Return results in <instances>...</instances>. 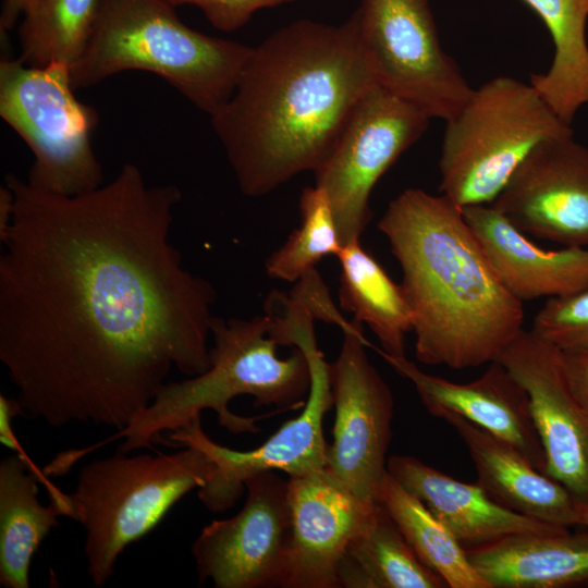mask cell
<instances>
[{"label":"cell","mask_w":588,"mask_h":588,"mask_svg":"<svg viewBox=\"0 0 588 588\" xmlns=\"http://www.w3.org/2000/svg\"><path fill=\"white\" fill-rule=\"evenodd\" d=\"M100 0H37L19 28L22 63L71 65L82 52Z\"/></svg>","instance_id":"obj_27"},{"label":"cell","mask_w":588,"mask_h":588,"mask_svg":"<svg viewBox=\"0 0 588 588\" xmlns=\"http://www.w3.org/2000/svg\"><path fill=\"white\" fill-rule=\"evenodd\" d=\"M120 453L81 468L71 497L86 531L87 572L96 587L113 575L123 550L151 531L169 510L201 487L213 464L194 446L172 454Z\"/></svg>","instance_id":"obj_6"},{"label":"cell","mask_w":588,"mask_h":588,"mask_svg":"<svg viewBox=\"0 0 588 588\" xmlns=\"http://www.w3.org/2000/svg\"><path fill=\"white\" fill-rule=\"evenodd\" d=\"M0 233V360L21 415L53 428L124 429L173 367L210 366L213 285L171 243L172 184L148 185L134 163L75 196L13 173Z\"/></svg>","instance_id":"obj_1"},{"label":"cell","mask_w":588,"mask_h":588,"mask_svg":"<svg viewBox=\"0 0 588 588\" xmlns=\"http://www.w3.org/2000/svg\"><path fill=\"white\" fill-rule=\"evenodd\" d=\"M169 0H100L86 44L70 68L73 88L124 71L162 77L212 114L233 94L253 47L185 25Z\"/></svg>","instance_id":"obj_5"},{"label":"cell","mask_w":588,"mask_h":588,"mask_svg":"<svg viewBox=\"0 0 588 588\" xmlns=\"http://www.w3.org/2000/svg\"><path fill=\"white\" fill-rule=\"evenodd\" d=\"M352 15L378 85L430 119L462 109L474 88L441 46L428 0H362Z\"/></svg>","instance_id":"obj_10"},{"label":"cell","mask_w":588,"mask_h":588,"mask_svg":"<svg viewBox=\"0 0 588 588\" xmlns=\"http://www.w3.org/2000/svg\"><path fill=\"white\" fill-rule=\"evenodd\" d=\"M213 346L210 366L200 375L182 381L166 382L152 402L115 438H123L118 452L151 449L162 432L177 429L211 409L219 425L233 433H257L260 417L240 416L230 411L238 395H252L256 406L274 405L286 411L304 406L311 376L302 350L294 347L281 358L280 346L269 332L268 316L250 319L213 317Z\"/></svg>","instance_id":"obj_4"},{"label":"cell","mask_w":588,"mask_h":588,"mask_svg":"<svg viewBox=\"0 0 588 588\" xmlns=\"http://www.w3.org/2000/svg\"><path fill=\"white\" fill-rule=\"evenodd\" d=\"M37 0H3L0 14L1 33L13 27L17 19L28 12Z\"/></svg>","instance_id":"obj_33"},{"label":"cell","mask_w":588,"mask_h":588,"mask_svg":"<svg viewBox=\"0 0 588 588\" xmlns=\"http://www.w3.org/2000/svg\"><path fill=\"white\" fill-rule=\"evenodd\" d=\"M387 469L450 529L465 549L514 535L569 529L517 513L495 501L477 482L460 481L411 455H392Z\"/></svg>","instance_id":"obj_19"},{"label":"cell","mask_w":588,"mask_h":588,"mask_svg":"<svg viewBox=\"0 0 588 588\" xmlns=\"http://www.w3.org/2000/svg\"><path fill=\"white\" fill-rule=\"evenodd\" d=\"M445 122L440 192L461 208L492 204L538 144L573 135L530 83L510 76L474 89Z\"/></svg>","instance_id":"obj_7"},{"label":"cell","mask_w":588,"mask_h":588,"mask_svg":"<svg viewBox=\"0 0 588 588\" xmlns=\"http://www.w3.org/2000/svg\"><path fill=\"white\" fill-rule=\"evenodd\" d=\"M379 353L396 373L413 384L432 416L440 417L444 413L461 416L510 443L543 473L546 457L529 397L499 360L489 363L478 379L457 383L422 371L405 356Z\"/></svg>","instance_id":"obj_17"},{"label":"cell","mask_w":588,"mask_h":588,"mask_svg":"<svg viewBox=\"0 0 588 588\" xmlns=\"http://www.w3.org/2000/svg\"><path fill=\"white\" fill-rule=\"evenodd\" d=\"M339 588H445L426 566L379 503L345 550L338 571Z\"/></svg>","instance_id":"obj_25"},{"label":"cell","mask_w":588,"mask_h":588,"mask_svg":"<svg viewBox=\"0 0 588 588\" xmlns=\"http://www.w3.org/2000/svg\"><path fill=\"white\" fill-rule=\"evenodd\" d=\"M375 85L353 15L340 25L297 20L253 48L210 114L241 192L260 197L315 172Z\"/></svg>","instance_id":"obj_2"},{"label":"cell","mask_w":588,"mask_h":588,"mask_svg":"<svg viewBox=\"0 0 588 588\" xmlns=\"http://www.w3.org/2000/svg\"><path fill=\"white\" fill-rule=\"evenodd\" d=\"M491 205L526 235L588 247V147L573 135L543 140Z\"/></svg>","instance_id":"obj_14"},{"label":"cell","mask_w":588,"mask_h":588,"mask_svg":"<svg viewBox=\"0 0 588 588\" xmlns=\"http://www.w3.org/2000/svg\"><path fill=\"white\" fill-rule=\"evenodd\" d=\"M289 343L306 355L311 376L302 413L283 424L265 443L250 451H236L210 439L201 428L200 415L168 432V443L194 446L213 464L198 498L212 512L232 507L245 490V481L260 471L281 470L298 476L326 468L328 444L323 417L333 405L329 364L317 346L314 319L299 317L287 331Z\"/></svg>","instance_id":"obj_9"},{"label":"cell","mask_w":588,"mask_h":588,"mask_svg":"<svg viewBox=\"0 0 588 588\" xmlns=\"http://www.w3.org/2000/svg\"><path fill=\"white\" fill-rule=\"evenodd\" d=\"M439 418L456 430L475 465L476 482L495 501L552 525H580L583 503L517 449L455 414L444 413Z\"/></svg>","instance_id":"obj_20"},{"label":"cell","mask_w":588,"mask_h":588,"mask_svg":"<svg viewBox=\"0 0 588 588\" xmlns=\"http://www.w3.org/2000/svg\"><path fill=\"white\" fill-rule=\"evenodd\" d=\"M531 330L561 352L588 350V290L549 298Z\"/></svg>","instance_id":"obj_29"},{"label":"cell","mask_w":588,"mask_h":588,"mask_svg":"<svg viewBox=\"0 0 588 588\" xmlns=\"http://www.w3.org/2000/svg\"><path fill=\"white\" fill-rule=\"evenodd\" d=\"M38 482V475L17 453L1 461L0 585L5 588L29 587L32 558L63 516L53 502L40 504Z\"/></svg>","instance_id":"obj_22"},{"label":"cell","mask_w":588,"mask_h":588,"mask_svg":"<svg viewBox=\"0 0 588 588\" xmlns=\"http://www.w3.org/2000/svg\"><path fill=\"white\" fill-rule=\"evenodd\" d=\"M70 66H30L19 59L0 63V115L34 155L27 183L40 191L75 196L103 185L91 146L95 108L74 95Z\"/></svg>","instance_id":"obj_8"},{"label":"cell","mask_w":588,"mask_h":588,"mask_svg":"<svg viewBox=\"0 0 588 588\" xmlns=\"http://www.w3.org/2000/svg\"><path fill=\"white\" fill-rule=\"evenodd\" d=\"M497 360L527 392L543 473L588 504V411L568 387L560 350L523 329Z\"/></svg>","instance_id":"obj_15"},{"label":"cell","mask_w":588,"mask_h":588,"mask_svg":"<svg viewBox=\"0 0 588 588\" xmlns=\"http://www.w3.org/2000/svg\"><path fill=\"white\" fill-rule=\"evenodd\" d=\"M336 359L329 364L335 409L326 468L368 505L379 502L388 473L394 401L369 360L362 323L342 330Z\"/></svg>","instance_id":"obj_12"},{"label":"cell","mask_w":588,"mask_h":588,"mask_svg":"<svg viewBox=\"0 0 588 588\" xmlns=\"http://www.w3.org/2000/svg\"><path fill=\"white\" fill-rule=\"evenodd\" d=\"M466 550L490 588L588 587V528L514 535Z\"/></svg>","instance_id":"obj_21"},{"label":"cell","mask_w":588,"mask_h":588,"mask_svg":"<svg viewBox=\"0 0 588 588\" xmlns=\"http://www.w3.org/2000/svg\"><path fill=\"white\" fill-rule=\"evenodd\" d=\"M462 209L500 280L522 303L588 290V247L543 249L491 204Z\"/></svg>","instance_id":"obj_18"},{"label":"cell","mask_w":588,"mask_h":588,"mask_svg":"<svg viewBox=\"0 0 588 588\" xmlns=\"http://www.w3.org/2000/svg\"><path fill=\"white\" fill-rule=\"evenodd\" d=\"M173 5H195L201 10L212 26L223 32H234L244 26L264 8L275 7L294 0H169Z\"/></svg>","instance_id":"obj_30"},{"label":"cell","mask_w":588,"mask_h":588,"mask_svg":"<svg viewBox=\"0 0 588 588\" xmlns=\"http://www.w3.org/2000/svg\"><path fill=\"white\" fill-rule=\"evenodd\" d=\"M402 269L415 354L453 369L497 360L524 329L523 303L504 286L463 209L407 188L378 222Z\"/></svg>","instance_id":"obj_3"},{"label":"cell","mask_w":588,"mask_h":588,"mask_svg":"<svg viewBox=\"0 0 588 588\" xmlns=\"http://www.w3.org/2000/svg\"><path fill=\"white\" fill-rule=\"evenodd\" d=\"M292 536L284 588H339L346 548L376 505L360 501L327 468L287 479Z\"/></svg>","instance_id":"obj_16"},{"label":"cell","mask_w":588,"mask_h":588,"mask_svg":"<svg viewBox=\"0 0 588 588\" xmlns=\"http://www.w3.org/2000/svg\"><path fill=\"white\" fill-rule=\"evenodd\" d=\"M341 265L340 306L366 323L381 344V352L405 356V336L413 330V315L401 284L360 245H344L338 254Z\"/></svg>","instance_id":"obj_24"},{"label":"cell","mask_w":588,"mask_h":588,"mask_svg":"<svg viewBox=\"0 0 588 588\" xmlns=\"http://www.w3.org/2000/svg\"><path fill=\"white\" fill-rule=\"evenodd\" d=\"M579 527L588 528V504L581 505V517Z\"/></svg>","instance_id":"obj_34"},{"label":"cell","mask_w":588,"mask_h":588,"mask_svg":"<svg viewBox=\"0 0 588 588\" xmlns=\"http://www.w3.org/2000/svg\"><path fill=\"white\" fill-rule=\"evenodd\" d=\"M430 118L375 85L359 100L322 164L315 185L330 201L342 246L360 241L379 179L426 132Z\"/></svg>","instance_id":"obj_11"},{"label":"cell","mask_w":588,"mask_h":588,"mask_svg":"<svg viewBox=\"0 0 588 588\" xmlns=\"http://www.w3.org/2000/svg\"><path fill=\"white\" fill-rule=\"evenodd\" d=\"M301 225L266 260V273L277 280L297 282L315 270L326 256L343 247L334 215L324 191L305 187L299 197Z\"/></svg>","instance_id":"obj_28"},{"label":"cell","mask_w":588,"mask_h":588,"mask_svg":"<svg viewBox=\"0 0 588 588\" xmlns=\"http://www.w3.org/2000/svg\"><path fill=\"white\" fill-rule=\"evenodd\" d=\"M233 517L212 520L192 546L199 583L217 588H284L292 536L287 479L274 470L245 481Z\"/></svg>","instance_id":"obj_13"},{"label":"cell","mask_w":588,"mask_h":588,"mask_svg":"<svg viewBox=\"0 0 588 588\" xmlns=\"http://www.w3.org/2000/svg\"><path fill=\"white\" fill-rule=\"evenodd\" d=\"M561 362L572 393L588 411V350L561 352Z\"/></svg>","instance_id":"obj_32"},{"label":"cell","mask_w":588,"mask_h":588,"mask_svg":"<svg viewBox=\"0 0 588 588\" xmlns=\"http://www.w3.org/2000/svg\"><path fill=\"white\" fill-rule=\"evenodd\" d=\"M550 32L554 54L549 70L529 76L530 85L565 123L588 105V0H523Z\"/></svg>","instance_id":"obj_23"},{"label":"cell","mask_w":588,"mask_h":588,"mask_svg":"<svg viewBox=\"0 0 588 588\" xmlns=\"http://www.w3.org/2000/svg\"><path fill=\"white\" fill-rule=\"evenodd\" d=\"M379 502L418 559L438 574L446 587L490 588L450 529L389 473L383 479Z\"/></svg>","instance_id":"obj_26"},{"label":"cell","mask_w":588,"mask_h":588,"mask_svg":"<svg viewBox=\"0 0 588 588\" xmlns=\"http://www.w3.org/2000/svg\"><path fill=\"white\" fill-rule=\"evenodd\" d=\"M21 415V408L16 399L7 397L0 394V441L3 445L17 453L28 466L29 470L38 475L40 483L48 491L50 502L60 507L63 516L73 518V505L70 494H65L57 488L45 474L33 463L30 457L23 450L13 431V419Z\"/></svg>","instance_id":"obj_31"}]
</instances>
